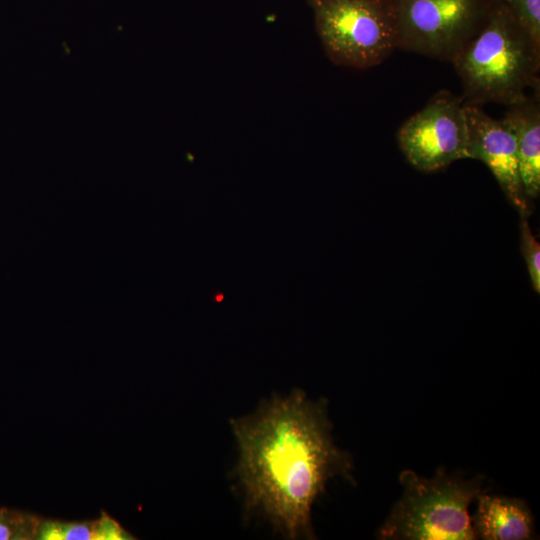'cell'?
Wrapping results in <instances>:
<instances>
[{
	"mask_svg": "<svg viewBox=\"0 0 540 540\" xmlns=\"http://www.w3.org/2000/svg\"><path fill=\"white\" fill-rule=\"evenodd\" d=\"M134 537L106 512L94 520H41L37 540H131Z\"/></svg>",
	"mask_w": 540,
	"mask_h": 540,
	"instance_id": "cell-10",
	"label": "cell"
},
{
	"mask_svg": "<svg viewBox=\"0 0 540 540\" xmlns=\"http://www.w3.org/2000/svg\"><path fill=\"white\" fill-rule=\"evenodd\" d=\"M503 123L514 135L519 173L527 198L540 193V105L538 95L507 106Z\"/></svg>",
	"mask_w": 540,
	"mask_h": 540,
	"instance_id": "cell-8",
	"label": "cell"
},
{
	"mask_svg": "<svg viewBox=\"0 0 540 540\" xmlns=\"http://www.w3.org/2000/svg\"><path fill=\"white\" fill-rule=\"evenodd\" d=\"M327 57L336 65L368 69L397 49L392 0H308Z\"/></svg>",
	"mask_w": 540,
	"mask_h": 540,
	"instance_id": "cell-4",
	"label": "cell"
},
{
	"mask_svg": "<svg viewBox=\"0 0 540 540\" xmlns=\"http://www.w3.org/2000/svg\"><path fill=\"white\" fill-rule=\"evenodd\" d=\"M397 138L407 161L421 171H435L469 158L464 101L449 91L438 93L404 122Z\"/></svg>",
	"mask_w": 540,
	"mask_h": 540,
	"instance_id": "cell-6",
	"label": "cell"
},
{
	"mask_svg": "<svg viewBox=\"0 0 540 540\" xmlns=\"http://www.w3.org/2000/svg\"><path fill=\"white\" fill-rule=\"evenodd\" d=\"M41 519L14 509L0 508V540L37 539Z\"/></svg>",
	"mask_w": 540,
	"mask_h": 540,
	"instance_id": "cell-11",
	"label": "cell"
},
{
	"mask_svg": "<svg viewBox=\"0 0 540 540\" xmlns=\"http://www.w3.org/2000/svg\"><path fill=\"white\" fill-rule=\"evenodd\" d=\"M521 229V251L525 259L530 280L534 290L540 293V244L532 234L529 224L522 216Z\"/></svg>",
	"mask_w": 540,
	"mask_h": 540,
	"instance_id": "cell-13",
	"label": "cell"
},
{
	"mask_svg": "<svg viewBox=\"0 0 540 540\" xmlns=\"http://www.w3.org/2000/svg\"><path fill=\"white\" fill-rule=\"evenodd\" d=\"M230 422L245 511L262 516L287 539L313 538L316 499L329 479H350L352 468L333 442L326 402L295 389Z\"/></svg>",
	"mask_w": 540,
	"mask_h": 540,
	"instance_id": "cell-1",
	"label": "cell"
},
{
	"mask_svg": "<svg viewBox=\"0 0 540 540\" xmlns=\"http://www.w3.org/2000/svg\"><path fill=\"white\" fill-rule=\"evenodd\" d=\"M471 519L476 538L485 540L530 539L533 519L527 504L515 498L480 494Z\"/></svg>",
	"mask_w": 540,
	"mask_h": 540,
	"instance_id": "cell-9",
	"label": "cell"
},
{
	"mask_svg": "<svg viewBox=\"0 0 540 540\" xmlns=\"http://www.w3.org/2000/svg\"><path fill=\"white\" fill-rule=\"evenodd\" d=\"M397 48L451 62L482 29L497 0H392Z\"/></svg>",
	"mask_w": 540,
	"mask_h": 540,
	"instance_id": "cell-5",
	"label": "cell"
},
{
	"mask_svg": "<svg viewBox=\"0 0 540 540\" xmlns=\"http://www.w3.org/2000/svg\"><path fill=\"white\" fill-rule=\"evenodd\" d=\"M517 22L540 46V0H502Z\"/></svg>",
	"mask_w": 540,
	"mask_h": 540,
	"instance_id": "cell-12",
	"label": "cell"
},
{
	"mask_svg": "<svg viewBox=\"0 0 540 540\" xmlns=\"http://www.w3.org/2000/svg\"><path fill=\"white\" fill-rule=\"evenodd\" d=\"M451 63L469 104L509 106L526 98L529 88L539 87L540 46L502 0Z\"/></svg>",
	"mask_w": 540,
	"mask_h": 540,
	"instance_id": "cell-2",
	"label": "cell"
},
{
	"mask_svg": "<svg viewBox=\"0 0 540 540\" xmlns=\"http://www.w3.org/2000/svg\"><path fill=\"white\" fill-rule=\"evenodd\" d=\"M464 107L469 158L488 166L512 205L526 216L529 203L520 178L514 135L502 120L492 118L480 106L464 102Z\"/></svg>",
	"mask_w": 540,
	"mask_h": 540,
	"instance_id": "cell-7",
	"label": "cell"
},
{
	"mask_svg": "<svg viewBox=\"0 0 540 540\" xmlns=\"http://www.w3.org/2000/svg\"><path fill=\"white\" fill-rule=\"evenodd\" d=\"M404 491L385 524L382 539H476L469 505L482 493L483 480L438 472L423 478L411 470L400 474Z\"/></svg>",
	"mask_w": 540,
	"mask_h": 540,
	"instance_id": "cell-3",
	"label": "cell"
}]
</instances>
